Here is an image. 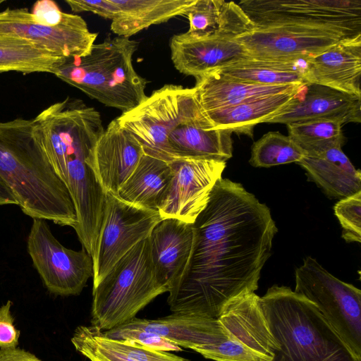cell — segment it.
I'll return each instance as SVG.
<instances>
[{
	"label": "cell",
	"mask_w": 361,
	"mask_h": 361,
	"mask_svg": "<svg viewBox=\"0 0 361 361\" xmlns=\"http://www.w3.org/2000/svg\"><path fill=\"white\" fill-rule=\"evenodd\" d=\"M300 85H267L248 82L214 71L196 78L194 89L202 110L207 112L286 92Z\"/></svg>",
	"instance_id": "24"
},
{
	"label": "cell",
	"mask_w": 361,
	"mask_h": 361,
	"mask_svg": "<svg viewBox=\"0 0 361 361\" xmlns=\"http://www.w3.org/2000/svg\"><path fill=\"white\" fill-rule=\"evenodd\" d=\"M148 239L155 277L169 292L188 264L193 242L192 224L173 218L162 219Z\"/></svg>",
	"instance_id": "20"
},
{
	"label": "cell",
	"mask_w": 361,
	"mask_h": 361,
	"mask_svg": "<svg viewBox=\"0 0 361 361\" xmlns=\"http://www.w3.org/2000/svg\"><path fill=\"white\" fill-rule=\"evenodd\" d=\"M102 333L104 337L111 340L133 341L155 350L167 352L182 350L179 346L157 334L129 326L126 324Z\"/></svg>",
	"instance_id": "34"
},
{
	"label": "cell",
	"mask_w": 361,
	"mask_h": 361,
	"mask_svg": "<svg viewBox=\"0 0 361 361\" xmlns=\"http://www.w3.org/2000/svg\"><path fill=\"white\" fill-rule=\"evenodd\" d=\"M71 342L75 350L90 361H133L105 345L101 331L93 326H78Z\"/></svg>",
	"instance_id": "32"
},
{
	"label": "cell",
	"mask_w": 361,
	"mask_h": 361,
	"mask_svg": "<svg viewBox=\"0 0 361 361\" xmlns=\"http://www.w3.org/2000/svg\"><path fill=\"white\" fill-rule=\"evenodd\" d=\"M297 164L330 197L341 200L361 191L360 171L340 147L306 154Z\"/></svg>",
	"instance_id": "25"
},
{
	"label": "cell",
	"mask_w": 361,
	"mask_h": 361,
	"mask_svg": "<svg viewBox=\"0 0 361 361\" xmlns=\"http://www.w3.org/2000/svg\"><path fill=\"white\" fill-rule=\"evenodd\" d=\"M255 291L229 300L217 318L225 339L194 350L214 361H271L279 345L274 338Z\"/></svg>",
	"instance_id": "6"
},
{
	"label": "cell",
	"mask_w": 361,
	"mask_h": 361,
	"mask_svg": "<svg viewBox=\"0 0 361 361\" xmlns=\"http://www.w3.org/2000/svg\"><path fill=\"white\" fill-rule=\"evenodd\" d=\"M0 179L25 214L75 226L71 195L51 165L32 119L0 122Z\"/></svg>",
	"instance_id": "2"
},
{
	"label": "cell",
	"mask_w": 361,
	"mask_h": 361,
	"mask_svg": "<svg viewBox=\"0 0 361 361\" xmlns=\"http://www.w3.org/2000/svg\"><path fill=\"white\" fill-rule=\"evenodd\" d=\"M306 59L283 61L248 57L215 71L244 82L267 85H300L305 82Z\"/></svg>",
	"instance_id": "28"
},
{
	"label": "cell",
	"mask_w": 361,
	"mask_h": 361,
	"mask_svg": "<svg viewBox=\"0 0 361 361\" xmlns=\"http://www.w3.org/2000/svg\"><path fill=\"white\" fill-rule=\"evenodd\" d=\"M305 155V152L288 135L269 132L253 144L249 162L254 167L268 168L298 163Z\"/></svg>",
	"instance_id": "31"
},
{
	"label": "cell",
	"mask_w": 361,
	"mask_h": 361,
	"mask_svg": "<svg viewBox=\"0 0 361 361\" xmlns=\"http://www.w3.org/2000/svg\"><path fill=\"white\" fill-rule=\"evenodd\" d=\"M231 134V130L213 126L195 94L169 135L168 143L176 159H207L226 162L233 156Z\"/></svg>",
	"instance_id": "15"
},
{
	"label": "cell",
	"mask_w": 361,
	"mask_h": 361,
	"mask_svg": "<svg viewBox=\"0 0 361 361\" xmlns=\"http://www.w3.org/2000/svg\"><path fill=\"white\" fill-rule=\"evenodd\" d=\"M255 29L295 25L361 35L360 0H244L238 4Z\"/></svg>",
	"instance_id": "7"
},
{
	"label": "cell",
	"mask_w": 361,
	"mask_h": 361,
	"mask_svg": "<svg viewBox=\"0 0 361 361\" xmlns=\"http://www.w3.org/2000/svg\"><path fill=\"white\" fill-rule=\"evenodd\" d=\"M31 14L35 21L47 26H54L62 22L68 13L61 11L54 1L42 0L34 4Z\"/></svg>",
	"instance_id": "37"
},
{
	"label": "cell",
	"mask_w": 361,
	"mask_h": 361,
	"mask_svg": "<svg viewBox=\"0 0 361 361\" xmlns=\"http://www.w3.org/2000/svg\"><path fill=\"white\" fill-rule=\"evenodd\" d=\"M300 85L286 92L204 113L216 128L252 137L254 126L265 123L283 110L295 97Z\"/></svg>",
	"instance_id": "27"
},
{
	"label": "cell",
	"mask_w": 361,
	"mask_h": 361,
	"mask_svg": "<svg viewBox=\"0 0 361 361\" xmlns=\"http://www.w3.org/2000/svg\"><path fill=\"white\" fill-rule=\"evenodd\" d=\"M188 35L197 38L235 39L255 30L240 6L223 0H195L186 11Z\"/></svg>",
	"instance_id": "23"
},
{
	"label": "cell",
	"mask_w": 361,
	"mask_h": 361,
	"mask_svg": "<svg viewBox=\"0 0 361 361\" xmlns=\"http://www.w3.org/2000/svg\"><path fill=\"white\" fill-rule=\"evenodd\" d=\"M66 59L18 36L0 32V73H53Z\"/></svg>",
	"instance_id": "29"
},
{
	"label": "cell",
	"mask_w": 361,
	"mask_h": 361,
	"mask_svg": "<svg viewBox=\"0 0 361 361\" xmlns=\"http://www.w3.org/2000/svg\"><path fill=\"white\" fill-rule=\"evenodd\" d=\"M0 361H41L35 355L23 349H0Z\"/></svg>",
	"instance_id": "38"
},
{
	"label": "cell",
	"mask_w": 361,
	"mask_h": 361,
	"mask_svg": "<svg viewBox=\"0 0 361 361\" xmlns=\"http://www.w3.org/2000/svg\"><path fill=\"white\" fill-rule=\"evenodd\" d=\"M101 338L109 348L133 361H190L167 351L147 348L133 341L107 338L102 331Z\"/></svg>",
	"instance_id": "35"
},
{
	"label": "cell",
	"mask_w": 361,
	"mask_h": 361,
	"mask_svg": "<svg viewBox=\"0 0 361 361\" xmlns=\"http://www.w3.org/2000/svg\"><path fill=\"white\" fill-rule=\"evenodd\" d=\"M123 324L157 334L180 348L193 350L225 339V331L218 319L183 313L173 312L156 319L135 317Z\"/></svg>",
	"instance_id": "22"
},
{
	"label": "cell",
	"mask_w": 361,
	"mask_h": 361,
	"mask_svg": "<svg viewBox=\"0 0 361 361\" xmlns=\"http://www.w3.org/2000/svg\"><path fill=\"white\" fill-rule=\"evenodd\" d=\"M172 177L169 163L143 153L136 168L116 196L133 206L159 212Z\"/></svg>",
	"instance_id": "26"
},
{
	"label": "cell",
	"mask_w": 361,
	"mask_h": 361,
	"mask_svg": "<svg viewBox=\"0 0 361 361\" xmlns=\"http://www.w3.org/2000/svg\"><path fill=\"white\" fill-rule=\"evenodd\" d=\"M142 154L138 142L115 118L94 147L90 164L104 192L116 195Z\"/></svg>",
	"instance_id": "17"
},
{
	"label": "cell",
	"mask_w": 361,
	"mask_h": 361,
	"mask_svg": "<svg viewBox=\"0 0 361 361\" xmlns=\"http://www.w3.org/2000/svg\"><path fill=\"white\" fill-rule=\"evenodd\" d=\"M195 93L194 87L165 85L116 118L138 142L144 154L171 163L177 159L169 147L168 136Z\"/></svg>",
	"instance_id": "9"
},
{
	"label": "cell",
	"mask_w": 361,
	"mask_h": 361,
	"mask_svg": "<svg viewBox=\"0 0 361 361\" xmlns=\"http://www.w3.org/2000/svg\"><path fill=\"white\" fill-rule=\"evenodd\" d=\"M342 123L336 120L317 119L287 124L288 136L306 153L317 154L340 147L345 142Z\"/></svg>",
	"instance_id": "30"
},
{
	"label": "cell",
	"mask_w": 361,
	"mask_h": 361,
	"mask_svg": "<svg viewBox=\"0 0 361 361\" xmlns=\"http://www.w3.org/2000/svg\"><path fill=\"white\" fill-rule=\"evenodd\" d=\"M259 300L280 346L271 361H361L317 307L290 287L272 286Z\"/></svg>",
	"instance_id": "3"
},
{
	"label": "cell",
	"mask_w": 361,
	"mask_h": 361,
	"mask_svg": "<svg viewBox=\"0 0 361 361\" xmlns=\"http://www.w3.org/2000/svg\"><path fill=\"white\" fill-rule=\"evenodd\" d=\"M12 302L8 300L0 307V349L17 348L20 331L13 324L11 312Z\"/></svg>",
	"instance_id": "36"
},
{
	"label": "cell",
	"mask_w": 361,
	"mask_h": 361,
	"mask_svg": "<svg viewBox=\"0 0 361 361\" xmlns=\"http://www.w3.org/2000/svg\"><path fill=\"white\" fill-rule=\"evenodd\" d=\"M361 97L318 84L305 82L295 97L265 123L289 124L310 120L329 119L360 123Z\"/></svg>",
	"instance_id": "16"
},
{
	"label": "cell",
	"mask_w": 361,
	"mask_h": 361,
	"mask_svg": "<svg viewBox=\"0 0 361 361\" xmlns=\"http://www.w3.org/2000/svg\"><path fill=\"white\" fill-rule=\"evenodd\" d=\"M173 177L159 214L192 224L206 206L209 194L221 178L225 161L207 159H180L169 163Z\"/></svg>",
	"instance_id": "13"
},
{
	"label": "cell",
	"mask_w": 361,
	"mask_h": 361,
	"mask_svg": "<svg viewBox=\"0 0 361 361\" xmlns=\"http://www.w3.org/2000/svg\"><path fill=\"white\" fill-rule=\"evenodd\" d=\"M295 292L313 302L323 317L361 360V290L307 257L295 269Z\"/></svg>",
	"instance_id": "8"
},
{
	"label": "cell",
	"mask_w": 361,
	"mask_h": 361,
	"mask_svg": "<svg viewBox=\"0 0 361 361\" xmlns=\"http://www.w3.org/2000/svg\"><path fill=\"white\" fill-rule=\"evenodd\" d=\"M361 36L306 59L305 81L361 97Z\"/></svg>",
	"instance_id": "18"
},
{
	"label": "cell",
	"mask_w": 361,
	"mask_h": 361,
	"mask_svg": "<svg viewBox=\"0 0 361 361\" xmlns=\"http://www.w3.org/2000/svg\"><path fill=\"white\" fill-rule=\"evenodd\" d=\"M169 47L176 69L195 79L250 57L235 39L197 38L186 32L173 35Z\"/></svg>",
	"instance_id": "19"
},
{
	"label": "cell",
	"mask_w": 361,
	"mask_h": 361,
	"mask_svg": "<svg viewBox=\"0 0 361 361\" xmlns=\"http://www.w3.org/2000/svg\"><path fill=\"white\" fill-rule=\"evenodd\" d=\"M346 39L352 38L322 29L284 25L255 29L235 39L251 58L294 61L315 55Z\"/></svg>",
	"instance_id": "14"
},
{
	"label": "cell",
	"mask_w": 361,
	"mask_h": 361,
	"mask_svg": "<svg viewBox=\"0 0 361 361\" xmlns=\"http://www.w3.org/2000/svg\"><path fill=\"white\" fill-rule=\"evenodd\" d=\"M137 47L129 37H108L86 56L66 59L54 75L108 107L128 111L147 97V80L133 63Z\"/></svg>",
	"instance_id": "4"
},
{
	"label": "cell",
	"mask_w": 361,
	"mask_h": 361,
	"mask_svg": "<svg viewBox=\"0 0 361 361\" xmlns=\"http://www.w3.org/2000/svg\"><path fill=\"white\" fill-rule=\"evenodd\" d=\"M334 209L343 228V238L348 243H360L361 191L340 200Z\"/></svg>",
	"instance_id": "33"
},
{
	"label": "cell",
	"mask_w": 361,
	"mask_h": 361,
	"mask_svg": "<svg viewBox=\"0 0 361 361\" xmlns=\"http://www.w3.org/2000/svg\"><path fill=\"white\" fill-rule=\"evenodd\" d=\"M192 224L190 256L167 302L173 312L217 319L229 300L258 288L278 229L265 204L222 178Z\"/></svg>",
	"instance_id": "1"
},
{
	"label": "cell",
	"mask_w": 361,
	"mask_h": 361,
	"mask_svg": "<svg viewBox=\"0 0 361 361\" xmlns=\"http://www.w3.org/2000/svg\"><path fill=\"white\" fill-rule=\"evenodd\" d=\"M165 292L154 275L147 237L124 255L93 287L92 326L102 331L115 328L135 317Z\"/></svg>",
	"instance_id": "5"
},
{
	"label": "cell",
	"mask_w": 361,
	"mask_h": 361,
	"mask_svg": "<svg viewBox=\"0 0 361 361\" xmlns=\"http://www.w3.org/2000/svg\"><path fill=\"white\" fill-rule=\"evenodd\" d=\"M27 252L47 290L55 295H79L93 275L91 256L83 249L65 247L54 237L46 220L33 219Z\"/></svg>",
	"instance_id": "10"
},
{
	"label": "cell",
	"mask_w": 361,
	"mask_h": 361,
	"mask_svg": "<svg viewBox=\"0 0 361 361\" xmlns=\"http://www.w3.org/2000/svg\"><path fill=\"white\" fill-rule=\"evenodd\" d=\"M161 220L159 212L126 203L106 193V204L93 262V287L130 249L147 238Z\"/></svg>",
	"instance_id": "11"
},
{
	"label": "cell",
	"mask_w": 361,
	"mask_h": 361,
	"mask_svg": "<svg viewBox=\"0 0 361 361\" xmlns=\"http://www.w3.org/2000/svg\"><path fill=\"white\" fill-rule=\"evenodd\" d=\"M195 0H104L102 18L116 36L130 37L152 25L185 15Z\"/></svg>",
	"instance_id": "21"
},
{
	"label": "cell",
	"mask_w": 361,
	"mask_h": 361,
	"mask_svg": "<svg viewBox=\"0 0 361 361\" xmlns=\"http://www.w3.org/2000/svg\"><path fill=\"white\" fill-rule=\"evenodd\" d=\"M0 32L25 38L66 59L88 54L97 37L80 16L68 13L59 24L47 26L27 8L0 11Z\"/></svg>",
	"instance_id": "12"
},
{
	"label": "cell",
	"mask_w": 361,
	"mask_h": 361,
	"mask_svg": "<svg viewBox=\"0 0 361 361\" xmlns=\"http://www.w3.org/2000/svg\"><path fill=\"white\" fill-rule=\"evenodd\" d=\"M5 1L4 0H0V5L3 4Z\"/></svg>",
	"instance_id": "40"
},
{
	"label": "cell",
	"mask_w": 361,
	"mask_h": 361,
	"mask_svg": "<svg viewBox=\"0 0 361 361\" xmlns=\"http://www.w3.org/2000/svg\"><path fill=\"white\" fill-rule=\"evenodd\" d=\"M6 204H16L17 202L12 192L0 179V206Z\"/></svg>",
	"instance_id": "39"
}]
</instances>
